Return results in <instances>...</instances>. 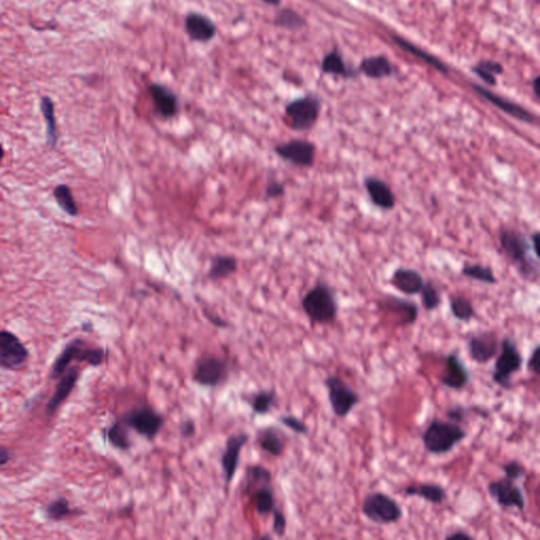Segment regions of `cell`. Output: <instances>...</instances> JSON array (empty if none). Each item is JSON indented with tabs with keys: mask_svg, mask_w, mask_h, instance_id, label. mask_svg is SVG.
<instances>
[{
	"mask_svg": "<svg viewBox=\"0 0 540 540\" xmlns=\"http://www.w3.org/2000/svg\"><path fill=\"white\" fill-rule=\"evenodd\" d=\"M501 249L521 277L528 281L539 278V256L535 254L528 239L518 230H503L499 236Z\"/></svg>",
	"mask_w": 540,
	"mask_h": 540,
	"instance_id": "6da1fadb",
	"label": "cell"
},
{
	"mask_svg": "<svg viewBox=\"0 0 540 540\" xmlns=\"http://www.w3.org/2000/svg\"><path fill=\"white\" fill-rule=\"evenodd\" d=\"M272 515H274V525H272L274 533L276 534V535H278L279 537H282V536H284L285 533H286V517H285L284 514L279 509H277L276 511L272 513Z\"/></svg>",
	"mask_w": 540,
	"mask_h": 540,
	"instance_id": "f6af8a7d",
	"label": "cell"
},
{
	"mask_svg": "<svg viewBox=\"0 0 540 540\" xmlns=\"http://www.w3.org/2000/svg\"><path fill=\"white\" fill-rule=\"evenodd\" d=\"M467 437V431L459 423L433 419L422 434L425 451L431 455L441 456L451 453Z\"/></svg>",
	"mask_w": 540,
	"mask_h": 540,
	"instance_id": "7a4b0ae2",
	"label": "cell"
},
{
	"mask_svg": "<svg viewBox=\"0 0 540 540\" xmlns=\"http://www.w3.org/2000/svg\"><path fill=\"white\" fill-rule=\"evenodd\" d=\"M3 156H5V150H3V145L0 144V162L3 160Z\"/></svg>",
	"mask_w": 540,
	"mask_h": 540,
	"instance_id": "11a10c76",
	"label": "cell"
},
{
	"mask_svg": "<svg viewBox=\"0 0 540 540\" xmlns=\"http://www.w3.org/2000/svg\"><path fill=\"white\" fill-rule=\"evenodd\" d=\"M249 439L250 437L248 434L240 431L230 436L225 443V449L221 457V465H222L226 485H230L236 477L239 463H240L241 451L248 443Z\"/></svg>",
	"mask_w": 540,
	"mask_h": 540,
	"instance_id": "9a60e30c",
	"label": "cell"
},
{
	"mask_svg": "<svg viewBox=\"0 0 540 540\" xmlns=\"http://www.w3.org/2000/svg\"><path fill=\"white\" fill-rule=\"evenodd\" d=\"M472 413H476V415L483 417V418H487L490 416L489 411H485L483 407H463V405H455V407H449L445 415H447V418L451 419V421L461 423L467 421Z\"/></svg>",
	"mask_w": 540,
	"mask_h": 540,
	"instance_id": "8d00e7d4",
	"label": "cell"
},
{
	"mask_svg": "<svg viewBox=\"0 0 540 540\" xmlns=\"http://www.w3.org/2000/svg\"><path fill=\"white\" fill-rule=\"evenodd\" d=\"M501 469H503L505 477L515 481L523 478L525 474H527L525 465L517 460H511L505 463V465H501Z\"/></svg>",
	"mask_w": 540,
	"mask_h": 540,
	"instance_id": "b9f144b4",
	"label": "cell"
},
{
	"mask_svg": "<svg viewBox=\"0 0 540 540\" xmlns=\"http://www.w3.org/2000/svg\"><path fill=\"white\" fill-rule=\"evenodd\" d=\"M474 536L467 532L457 531L453 532V533L447 534L445 536V539H473Z\"/></svg>",
	"mask_w": 540,
	"mask_h": 540,
	"instance_id": "f907efd6",
	"label": "cell"
},
{
	"mask_svg": "<svg viewBox=\"0 0 540 540\" xmlns=\"http://www.w3.org/2000/svg\"><path fill=\"white\" fill-rule=\"evenodd\" d=\"M40 110L43 113L44 120L46 122V136H47V146L50 149H54L57 146L58 129L56 122L55 109H54L53 100L48 96H44L40 100Z\"/></svg>",
	"mask_w": 540,
	"mask_h": 540,
	"instance_id": "484cf974",
	"label": "cell"
},
{
	"mask_svg": "<svg viewBox=\"0 0 540 540\" xmlns=\"http://www.w3.org/2000/svg\"><path fill=\"white\" fill-rule=\"evenodd\" d=\"M320 110L321 102L316 96H304L289 102L285 110L289 127L295 131H309L316 124Z\"/></svg>",
	"mask_w": 540,
	"mask_h": 540,
	"instance_id": "30bf717a",
	"label": "cell"
},
{
	"mask_svg": "<svg viewBox=\"0 0 540 540\" xmlns=\"http://www.w3.org/2000/svg\"><path fill=\"white\" fill-rule=\"evenodd\" d=\"M73 513L70 507L69 501L65 497L56 498L55 501L48 503L45 508L46 517L52 521H59L65 519Z\"/></svg>",
	"mask_w": 540,
	"mask_h": 540,
	"instance_id": "d590c367",
	"label": "cell"
},
{
	"mask_svg": "<svg viewBox=\"0 0 540 540\" xmlns=\"http://www.w3.org/2000/svg\"><path fill=\"white\" fill-rule=\"evenodd\" d=\"M383 305L385 309L398 316L401 324L411 325L416 323L419 314V306L416 302L389 295L385 297Z\"/></svg>",
	"mask_w": 540,
	"mask_h": 540,
	"instance_id": "7402d4cb",
	"label": "cell"
},
{
	"mask_svg": "<svg viewBox=\"0 0 540 540\" xmlns=\"http://www.w3.org/2000/svg\"><path fill=\"white\" fill-rule=\"evenodd\" d=\"M252 499L256 511L260 515H269L274 513L278 508L276 505V496L272 485H264L252 490ZM249 493V494H250Z\"/></svg>",
	"mask_w": 540,
	"mask_h": 540,
	"instance_id": "83f0119b",
	"label": "cell"
},
{
	"mask_svg": "<svg viewBox=\"0 0 540 540\" xmlns=\"http://www.w3.org/2000/svg\"><path fill=\"white\" fill-rule=\"evenodd\" d=\"M276 391H260L248 396V403L256 415H267L276 404Z\"/></svg>",
	"mask_w": 540,
	"mask_h": 540,
	"instance_id": "1f68e13d",
	"label": "cell"
},
{
	"mask_svg": "<svg viewBox=\"0 0 540 540\" xmlns=\"http://www.w3.org/2000/svg\"><path fill=\"white\" fill-rule=\"evenodd\" d=\"M474 72L478 74L479 77L483 78L489 85H496L495 74L503 73V67L498 62H483L477 67L474 68Z\"/></svg>",
	"mask_w": 540,
	"mask_h": 540,
	"instance_id": "ab89813d",
	"label": "cell"
},
{
	"mask_svg": "<svg viewBox=\"0 0 540 540\" xmlns=\"http://www.w3.org/2000/svg\"><path fill=\"white\" fill-rule=\"evenodd\" d=\"M501 355L496 359L492 380L498 387L509 391L513 387L512 378L523 369L525 360L517 343L511 337L505 336L501 341Z\"/></svg>",
	"mask_w": 540,
	"mask_h": 540,
	"instance_id": "5b68a950",
	"label": "cell"
},
{
	"mask_svg": "<svg viewBox=\"0 0 540 540\" xmlns=\"http://www.w3.org/2000/svg\"><path fill=\"white\" fill-rule=\"evenodd\" d=\"M272 472L261 465H249L245 473L243 483V493L249 494L256 487L264 485H272Z\"/></svg>",
	"mask_w": 540,
	"mask_h": 540,
	"instance_id": "f1b7e54d",
	"label": "cell"
},
{
	"mask_svg": "<svg viewBox=\"0 0 540 540\" xmlns=\"http://www.w3.org/2000/svg\"><path fill=\"white\" fill-rule=\"evenodd\" d=\"M207 318L210 319V322H212V324L216 325V326L218 327L227 326V323L225 322L224 320H222V319L218 318V317L210 316V315H207Z\"/></svg>",
	"mask_w": 540,
	"mask_h": 540,
	"instance_id": "816d5d0a",
	"label": "cell"
},
{
	"mask_svg": "<svg viewBox=\"0 0 540 540\" xmlns=\"http://www.w3.org/2000/svg\"><path fill=\"white\" fill-rule=\"evenodd\" d=\"M449 309L454 318L460 322L469 323L476 317L473 303L465 296H454L449 301Z\"/></svg>",
	"mask_w": 540,
	"mask_h": 540,
	"instance_id": "d6a6232c",
	"label": "cell"
},
{
	"mask_svg": "<svg viewBox=\"0 0 540 540\" xmlns=\"http://www.w3.org/2000/svg\"><path fill=\"white\" fill-rule=\"evenodd\" d=\"M533 87H534V93H535V95L537 96V97H539V95H540V92H539V77H536L535 80H534Z\"/></svg>",
	"mask_w": 540,
	"mask_h": 540,
	"instance_id": "f5cc1de1",
	"label": "cell"
},
{
	"mask_svg": "<svg viewBox=\"0 0 540 540\" xmlns=\"http://www.w3.org/2000/svg\"><path fill=\"white\" fill-rule=\"evenodd\" d=\"M53 196L62 212L67 214L68 216H72V218L78 216V212H78L77 203L74 200L71 188L68 185H57L54 188Z\"/></svg>",
	"mask_w": 540,
	"mask_h": 540,
	"instance_id": "836d02e7",
	"label": "cell"
},
{
	"mask_svg": "<svg viewBox=\"0 0 540 540\" xmlns=\"http://www.w3.org/2000/svg\"><path fill=\"white\" fill-rule=\"evenodd\" d=\"M361 511L369 521L380 525L399 523L404 515L400 503L382 492L369 494L363 501Z\"/></svg>",
	"mask_w": 540,
	"mask_h": 540,
	"instance_id": "8992f818",
	"label": "cell"
},
{
	"mask_svg": "<svg viewBox=\"0 0 540 540\" xmlns=\"http://www.w3.org/2000/svg\"><path fill=\"white\" fill-rule=\"evenodd\" d=\"M29 349L15 334L0 329V369L17 371L29 359Z\"/></svg>",
	"mask_w": 540,
	"mask_h": 540,
	"instance_id": "7c38bea8",
	"label": "cell"
},
{
	"mask_svg": "<svg viewBox=\"0 0 540 540\" xmlns=\"http://www.w3.org/2000/svg\"><path fill=\"white\" fill-rule=\"evenodd\" d=\"M80 376V369L74 366L71 367L69 371H66V373L60 377L53 396L48 401L47 407H46V413L48 416H53L55 411L62 407V403L69 398Z\"/></svg>",
	"mask_w": 540,
	"mask_h": 540,
	"instance_id": "ac0fdd59",
	"label": "cell"
},
{
	"mask_svg": "<svg viewBox=\"0 0 540 540\" xmlns=\"http://www.w3.org/2000/svg\"><path fill=\"white\" fill-rule=\"evenodd\" d=\"M322 69L325 73L337 74V75H347L344 62L338 52L328 54L323 60Z\"/></svg>",
	"mask_w": 540,
	"mask_h": 540,
	"instance_id": "60d3db41",
	"label": "cell"
},
{
	"mask_svg": "<svg viewBox=\"0 0 540 540\" xmlns=\"http://www.w3.org/2000/svg\"><path fill=\"white\" fill-rule=\"evenodd\" d=\"M527 369L532 375L538 376L540 373V345L537 344L532 351L531 356L527 362Z\"/></svg>",
	"mask_w": 540,
	"mask_h": 540,
	"instance_id": "bcb514c9",
	"label": "cell"
},
{
	"mask_svg": "<svg viewBox=\"0 0 540 540\" xmlns=\"http://www.w3.org/2000/svg\"><path fill=\"white\" fill-rule=\"evenodd\" d=\"M364 187L371 203L380 210L389 212L396 206V196L393 190L382 178L376 176H366Z\"/></svg>",
	"mask_w": 540,
	"mask_h": 540,
	"instance_id": "e0dca14e",
	"label": "cell"
},
{
	"mask_svg": "<svg viewBox=\"0 0 540 540\" xmlns=\"http://www.w3.org/2000/svg\"><path fill=\"white\" fill-rule=\"evenodd\" d=\"M11 459V453L7 447L0 445V467H5Z\"/></svg>",
	"mask_w": 540,
	"mask_h": 540,
	"instance_id": "681fc988",
	"label": "cell"
},
{
	"mask_svg": "<svg viewBox=\"0 0 540 540\" xmlns=\"http://www.w3.org/2000/svg\"><path fill=\"white\" fill-rule=\"evenodd\" d=\"M149 92L153 100L156 112L164 118H172L178 114V97L174 92L170 91L164 86H150Z\"/></svg>",
	"mask_w": 540,
	"mask_h": 540,
	"instance_id": "44dd1931",
	"label": "cell"
},
{
	"mask_svg": "<svg viewBox=\"0 0 540 540\" xmlns=\"http://www.w3.org/2000/svg\"><path fill=\"white\" fill-rule=\"evenodd\" d=\"M120 419L129 429L149 441H153L158 437L166 421L162 413L149 405L133 407Z\"/></svg>",
	"mask_w": 540,
	"mask_h": 540,
	"instance_id": "52a82bcc",
	"label": "cell"
},
{
	"mask_svg": "<svg viewBox=\"0 0 540 540\" xmlns=\"http://www.w3.org/2000/svg\"><path fill=\"white\" fill-rule=\"evenodd\" d=\"M180 433L183 438H192L196 435V425L194 419L187 418L180 421Z\"/></svg>",
	"mask_w": 540,
	"mask_h": 540,
	"instance_id": "c3c4849f",
	"label": "cell"
},
{
	"mask_svg": "<svg viewBox=\"0 0 540 540\" xmlns=\"http://www.w3.org/2000/svg\"><path fill=\"white\" fill-rule=\"evenodd\" d=\"M360 69L363 73L369 77L381 78L391 75L393 72L391 62L383 56H373V57L365 58L361 62Z\"/></svg>",
	"mask_w": 540,
	"mask_h": 540,
	"instance_id": "4dcf8cb0",
	"label": "cell"
},
{
	"mask_svg": "<svg viewBox=\"0 0 540 540\" xmlns=\"http://www.w3.org/2000/svg\"><path fill=\"white\" fill-rule=\"evenodd\" d=\"M302 308L313 324L333 323L339 311L336 292L329 285L319 283L302 299Z\"/></svg>",
	"mask_w": 540,
	"mask_h": 540,
	"instance_id": "3957f363",
	"label": "cell"
},
{
	"mask_svg": "<svg viewBox=\"0 0 540 540\" xmlns=\"http://www.w3.org/2000/svg\"><path fill=\"white\" fill-rule=\"evenodd\" d=\"M186 30L192 39L206 43L216 35V27L208 17L198 13L188 15L186 19Z\"/></svg>",
	"mask_w": 540,
	"mask_h": 540,
	"instance_id": "603a6c76",
	"label": "cell"
},
{
	"mask_svg": "<svg viewBox=\"0 0 540 540\" xmlns=\"http://www.w3.org/2000/svg\"><path fill=\"white\" fill-rule=\"evenodd\" d=\"M404 493L407 496H417L422 498L423 501L433 505H441L447 501V490L438 483H419V485H411L405 487Z\"/></svg>",
	"mask_w": 540,
	"mask_h": 540,
	"instance_id": "cb8c5ba5",
	"label": "cell"
},
{
	"mask_svg": "<svg viewBox=\"0 0 540 540\" xmlns=\"http://www.w3.org/2000/svg\"><path fill=\"white\" fill-rule=\"evenodd\" d=\"M285 186L282 183L277 182V180H272L269 182L266 187V198H277L280 196H284Z\"/></svg>",
	"mask_w": 540,
	"mask_h": 540,
	"instance_id": "7dc6e473",
	"label": "cell"
},
{
	"mask_svg": "<svg viewBox=\"0 0 540 540\" xmlns=\"http://www.w3.org/2000/svg\"><path fill=\"white\" fill-rule=\"evenodd\" d=\"M279 421L287 429H292L294 433L298 434V435H307L309 433L308 427L301 419L297 418L292 415L281 416Z\"/></svg>",
	"mask_w": 540,
	"mask_h": 540,
	"instance_id": "7bdbcfd3",
	"label": "cell"
},
{
	"mask_svg": "<svg viewBox=\"0 0 540 540\" xmlns=\"http://www.w3.org/2000/svg\"><path fill=\"white\" fill-rule=\"evenodd\" d=\"M238 270V261L232 256H216L212 258L208 278L218 281L232 276Z\"/></svg>",
	"mask_w": 540,
	"mask_h": 540,
	"instance_id": "f546056e",
	"label": "cell"
},
{
	"mask_svg": "<svg viewBox=\"0 0 540 540\" xmlns=\"http://www.w3.org/2000/svg\"><path fill=\"white\" fill-rule=\"evenodd\" d=\"M265 3H269V5H279L280 0H263Z\"/></svg>",
	"mask_w": 540,
	"mask_h": 540,
	"instance_id": "db71d44e",
	"label": "cell"
},
{
	"mask_svg": "<svg viewBox=\"0 0 540 540\" xmlns=\"http://www.w3.org/2000/svg\"><path fill=\"white\" fill-rule=\"evenodd\" d=\"M104 437L114 449H120V451H129L132 447L129 427L124 425L120 418L106 429Z\"/></svg>",
	"mask_w": 540,
	"mask_h": 540,
	"instance_id": "d4e9b609",
	"label": "cell"
},
{
	"mask_svg": "<svg viewBox=\"0 0 540 540\" xmlns=\"http://www.w3.org/2000/svg\"><path fill=\"white\" fill-rule=\"evenodd\" d=\"M391 286L407 296H416L420 294L425 285V279L416 269L399 267L393 272L391 280Z\"/></svg>",
	"mask_w": 540,
	"mask_h": 540,
	"instance_id": "ffe728a7",
	"label": "cell"
},
{
	"mask_svg": "<svg viewBox=\"0 0 540 540\" xmlns=\"http://www.w3.org/2000/svg\"><path fill=\"white\" fill-rule=\"evenodd\" d=\"M274 152L286 162L299 167L308 168L315 164L317 147L314 142L296 138L277 145Z\"/></svg>",
	"mask_w": 540,
	"mask_h": 540,
	"instance_id": "5bb4252c",
	"label": "cell"
},
{
	"mask_svg": "<svg viewBox=\"0 0 540 540\" xmlns=\"http://www.w3.org/2000/svg\"><path fill=\"white\" fill-rule=\"evenodd\" d=\"M232 366L226 359L216 355H204L194 363L192 381L201 387H218L230 376Z\"/></svg>",
	"mask_w": 540,
	"mask_h": 540,
	"instance_id": "ba28073f",
	"label": "cell"
},
{
	"mask_svg": "<svg viewBox=\"0 0 540 540\" xmlns=\"http://www.w3.org/2000/svg\"><path fill=\"white\" fill-rule=\"evenodd\" d=\"M106 351L102 347L89 346L85 341L75 338L70 341L52 365L50 378L57 380L66 373L73 361L84 362L90 366L97 367L104 363Z\"/></svg>",
	"mask_w": 540,
	"mask_h": 540,
	"instance_id": "277c9868",
	"label": "cell"
},
{
	"mask_svg": "<svg viewBox=\"0 0 540 540\" xmlns=\"http://www.w3.org/2000/svg\"><path fill=\"white\" fill-rule=\"evenodd\" d=\"M277 23L284 26V27L292 28V29H294V28L302 27L304 21H303L301 16L295 13L294 11L284 10V11L281 12L280 15L278 16Z\"/></svg>",
	"mask_w": 540,
	"mask_h": 540,
	"instance_id": "ee69618b",
	"label": "cell"
},
{
	"mask_svg": "<svg viewBox=\"0 0 540 540\" xmlns=\"http://www.w3.org/2000/svg\"><path fill=\"white\" fill-rule=\"evenodd\" d=\"M471 380V371L459 355L454 353L447 355L445 369L439 376L441 384L451 391H463Z\"/></svg>",
	"mask_w": 540,
	"mask_h": 540,
	"instance_id": "2e32d148",
	"label": "cell"
},
{
	"mask_svg": "<svg viewBox=\"0 0 540 540\" xmlns=\"http://www.w3.org/2000/svg\"><path fill=\"white\" fill-rule=\"evenodd\" d=\"M393 40H395V43H396L397 45L400 46L401 48L407 50V51L411 52V53L413 54V55H416L418 56V57L422 58V60H425V62H427V64H429V65L433 66V67H435L436 69H438L439 71H447V67H445L443 64H441V62H439L437 58L433 57V56L429 55V54L425 53V51H422V50L418 49V48L411 45V44H409V41H407V40L402 39V38L400 37H393Z\"/></svg>",
	"mask_w": 540,
	"mask_h": 540,
	"instance_id": "f35d334b",
	"label": "cell"
},
{
	"mask_svg": "<svg viewBox=\"0 0 540 540\" xmlns=\"http://www.w3.org/2000/svg\"><path fill=\"white\" fill-rule=\"evenodd\" d=\"M473 88L481 97L493 104L498 109H501L505 113L509 114L512 118L521 120V122H528V124H534L535 122V118H534L533 114L528 111L525 108L521 107V106L517 105L515 102H510L509 100H505V98L493 93V92L481 87V86L474 85Z\"/></svg>",
	"mask_w": 540,
	"mask_h": 540,
	"instance_id": "d6986e66",
	"label": "cell"
},
{
	"mask_svg": "<svg viewBox=\"0 0 540 540\" xmlns=\"http://www.w3.org/2000/svg\"><path fill=\"white\" fill-rule=\"evenodd\" d=\"M499 347L501 343L495 331H477L467 339V354L477 364L485 365L493 360L497 356Z\"/></svg>",
	"mask_w": 540,
	"mask_h": 540,
	"instance_id": "4fadbf2b",
	"label": "cell"
},
{
	"mask_svg": "<svg viewBox=\"0 0 540 540\" xmlns=\"http://www.w3.org/2000/svg\"><path fill=\"white\" fill-rule=\"evenodd\" d=\"M324 385L328 395L329 404L335 416L344 419L360 402V396L349 387L339 375H329L325 378Z\"/></svg>",
	"mask_w": 540,
	"mask_h": 540,
	"instance_id": "9c48e42d",
	"label": "cell"
},
{
	"mask_svg": "<svg viewBox=\"0 0 540 540\" xmlns=\"http://www.w3.org/2000/svg\"><path fill=\"white\" fill-rule=\"evenodd\" d=\"M461 274L472 279V280L479 281L485 284L494 285L497 283L493 269L491 266H483L481 264H465L461 269Z\"/></svg>",
	"mask_w": 540,
	"mask_h": 540,
	"instance_id": "e575fe53",
	"label": "cell"
},
{
	"mask_svg": "<svg viewBox=\"0 0 540 540\" xmlns=\"http://www.w3.org/2000/svg\"><path fill=\"white\" fill-rule=\"evenodd\" d=\"M257 441L263 451L274 457H279L284 451V441L279 434L278 429L274 427L259 429L257 434Z\"/></svg>",
	"mask_w": 540,
	"mask_h": 540,
	"instance_id": "4316f807",
	"label": "cell"
},
{
	"mask_svg": "<svg viewBox=\"0 0 540 540\" xmlns=\"http://www.w3.org/2000/svg\"><path fill=\"white\" fill-rule=\"evenodd\" d=\"M490 497L503 509H516L523 511L527 507L525 493L515 481L503 477L487 485Z\"/></svg>",
	"mask_w": 540,
	"mask_h": 540,
	"instance_id": "8fae6325",
	"label": "cell"
},
{
	"mask_svg": "<svg viewBox=\"0 0 540 540\" xmlns=\"http://www.w3.org/2000/svg\"><path fill=\"white\" fill-rule=\"evenodd\" d=\"M419 295H421V300L425 310H436L443 303L440 290L431 281L425 283Z\"/></svg>",
	"mask_w": 540,
	"mask_h": 540,
	"instance_id": "74e56055",
	"label": "cell"
}]
</instances>
